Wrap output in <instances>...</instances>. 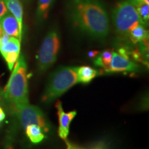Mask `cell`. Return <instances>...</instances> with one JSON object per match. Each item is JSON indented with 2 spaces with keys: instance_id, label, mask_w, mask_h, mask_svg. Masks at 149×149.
Returning <instances> with one entry per match:
<instances>
[{
  "instance_id": "19",
  "label": "cell",
  "mask_w": 149,
  "mask_h": 149,
  "mask_svg": "<svg viewBox=\"0 0 149 149\" xmlns=\"http://www.w3.org/2000/svg\"><path fill=\"white\" fill-rule=\"evenodd\" d=\"M8 12V9L6 6L3 0H0V18Z\"/></svg>"
},
{
  "instance_id": "14",
  "label": "cell",
  "mask_w": 149,
  "mask_h": 149,
  "mask_svg": "<svg viewBox=\"0 0 149 149\" xmlns=\"http://www.w3.org/2000/svg\"><path fill=\"white\" fill-rule=\"evenodd\" d=\"M53 1L54 0H38L36 18L39 22H42L47 17Z\"/></svg>"
},
{
  "instance_id": "12",
  "label": "cell",
  "mask_w": 149,
  "mask_h": 149,
  "mask_svg": "<svg viewBox=\"0 0 149 149\" xmlns=\"http://www.w3.org/2000/svg\"><path fill=\"white\" fill-rule=\"evenodd\" d=\"M97 71L90 66H84L77 67V81L78 83L88 84L96 77Z\"/></svg>"
},
{
  "instance_id": "20",
  "label": "cell",
  "mask_w": 149,
  "mask_h": 149,
  "mask_svg": "<svg viewBox=\"0 0 149 149\" xmlns=\"http://www.w3.org/2000/svg\"><path fill=\"white\" fill-rule=\"evenodd\" d=\"M126 1H127L128 2L131 3V4L134 6L135 7L137 6H139V4L143 3L149 4V0H126Z\"/></svg>"
},
{
  "instance_id": "6",
  "label": "cell",
  "mask_w": 149,
  "mask_h": 149,
  "mask_svg": "<svg viewBox=\"0 0 149 149\" xmlns=\"http://www.w3.org/2000/svg\"><path fill=\"white\" fill-rule=\"evenodd\" d=\"M17 116L24 129L30 124H36L45 133L49 131L52 126L47 117L40 108L26 104L21 109L17 110Z\"/></svg>"
},
{
  "instance_id": "21",
  "label": "cell",
  "mask_w": 149,
  "mask_h": 149,
  "mask_svg": "<svg viewBox=\"0 0 149 149\" xmlns=\"http://www.w3.org/2000/svg\"><path fill=\"white\" fill-rule=\"evenodd\" d=\"M66 144H67V149H84V148H80V147L75 146V145H74V144H71V143L68 142V141H67Z\"/></svg>"
},
{
  "instance_id": "1",
  "label": "cell",
  "mask_w": 149,
  "mask_h": 149,
  "mask_svg": "<svg viewBox=\"0 0 149 149\" xmlns=\"http://www.w3.org/2000/svg\"><path fill=\"white\" fill-rule=\"evenodd\" d=\"M66 8L70 23L81 32L98 40L109 35V15L102 0H67Z\"/></svg>"
},
{
  "instance_id": "23",
  "label": "cell",
  "mask_w": 149,
  "mask_h": 149,
  "mask_svg": "<svg viewBox=\"0 0 149 149\" xmlns=\"http://www.w3.org/2000/svg\"><path fill=\"white\" fill-rule=\"evenodd\" d=\"M98 52L95 51H90L88 53V56L90 57H95L97 55H98Z\"/></svg>"
},
{
  "instance_id": "11",
  "label": "cell",
  "mask_w": 149,
  "mask_h": 149,
  "mask_svg": "<svg viewBox=\"0 0 149 149\" xmlns=\"http://www.w3.org/2000/svg\"><path fill=\"white\" fill-rule=\"evenodd\" d=\"M146 26L139 24L129 32L128 37L130 42L133 44H138L145 40L148 39V31L146 29Z\"/></svg>"
},
{
  "instance_id": "15",
  "label": "cell",
  "mask_w": 149,
  "mask_h": 149,
  "mask_svg": "<svg viewBox=\"0 0 149 149\" xmlns=\"http://www.w3.org/2000/svg\"><path fill=\"white\" fill-rule=\"evenodd\" d=\"M10 52H17V53L20 52V41L16 37H10L8 42L4 45L0 47L1 55Z\"/></svg>"
},
{
  "instance_id": "10",
  "label": "cell",
  "mask_w": 149,
  "mask_h": 149,
  "mask_svg": "<svg viewBox=\"0 0 149 149\" xmlns=\"http://www.w3.org/2000/svg\"><path fill=\"white\" fill-rule=\"evenodd\" d=\"M8 12L13 15L17 21L19 33L22 35L23 29V6L20 0H3Z\"/></svg>"
},
{
  "instance_id": "9",
  "label": "cell",
  "mask_w": 149,
  "mask_h": 149,
  "mask_svg": "<svg viewBox=\"0 0 149 149\" xmlns=\"http://www.w3.org/2000/svg\"><path fill=\"white\" fill-rule=\"evenodd\" d=\"M0 25L3 33L10 37H16L21 42L22 36L19 33V24L15 17L10 13L8 12L0 18Z\"/></svg>"
},
{
  "instance_id": "4",
  "label": "cell",
  "mask_w": 149,
  "mask_h": 149,
  "mask_svg": "<svg viewBox=\"0 0 149 149\" xmlns=\"http://www.w3.org/2000/svg\"><path fill=\"white\" fill-rule=\"evenodd\" d=\"M112 19L117 34L124 37H127L130 31L136 26L144 24L135 7L126 0L115 6L112 10Z\"/></svg>"
},
{
  "instance_id": "18",
  "label": "cell",
  "mask_w": 149,
  "mask_h": 149,
  "mask_svg": "<svg viewBox=\"0 0 149 149\" xmlns=\"http://www.w3.org/2000/svg\"><path fill=\"white\" fill-rule=\"evenodd\" d=\"M1 55H2V57L4 58L5 61H6L9 70H12L15 64L16 61H17V59L19 58V53H17V52H10V53H4Z\"/></svg>"
},
{
  "instance_id": "24",
  "label": "cell",
  "mask_w": 149,
  "mask_h": 149,
  "mask_svg": "<svg viewBox=\"0 0 149 149\" xmlns=\"http://www.w3.org/2000/svg\"><path fill=\"white\" fill-rule=\"evenodd\" d=\"M3 33V30H2V29H1V25H0V37H1V35H2Z\"/></svg>"
},
{
  "instance_id": "13",
  "label": "cell",
  "mask_w": 149,
  "mask_h": 149,
  "mask_svg": "<svg viewBox=\"0 0 149 149\" xmlns=\"http://www.w3.org/2000/svg\"><path fill=\"white\" fill-rule=\"evenodd\" d=\"M25 130L28 137L34 144L41 142L45 137L42 128L36 124H30L26 127Z\"/></svg>"
},
{
  "instance_id": "17",
  "label": "cell",
  "mask_w": 149,
  "mask_h": 149,
  "mask_svg": "<svg viewBox=\"0 0 149 149\" xmlns=\"http://www.w3.org/2000/svg\"><path fill=\"white\" fill-rule=\"evenodd\" d=\"M135 8L142 23L145 26L148 25L149 19V4L145 3H141L136 6Z\"/></svg>"
},
{
  "instance_id": "7",
  "label": "cell",
  "mask_w": 149,
  "mask_h": 149,
  "mask_svg": "<svg viewBox=\"0 0 149 149\" xmlns=\"http://www.w3.org/2000/svg\"><path fill=\"white\" fill-rule=\"evenodd\" d=\"M138 68L139 66L130 59L128 57V52L125 48H122L119 50L118 53L113 51L111 62L106 72H135L138 70Z\"/></svg>"
},
{
  "instance_id": "3",
  "label": "cell",
  "mask_w": 149,
  "mask_h": 149,
  "mask_svg": "<svg viewBox=\"0 0 149 149\" xmlns=\"http://www.w3.org/2000/svg\"><path fill=\"white\" fill-rule=\"evenodd\" d=\"M78 83L77 67L61 66L48 77L42 100L48 104L66 93Z\"/></svg>"
},
{
  "instance_id": "5",
  "label": "cell",
  "mask_w": 149,
  "mask_h": 149,
  "mask_svg": "<svg viewBox=\"0 0 149 149\" xmlns=\"http://www.w3.org/2000/svg\"><path fill=\"white\" fill-rule=\"evenodd\" d=\"M60 48V37L57 29H52L44 37L37 55V65L41 72L55 62Z\"/></svg>"
},
{
  "instance_id": "16",
  "label": "cell",
  "mask_w": 149,
  "mask_h": 149,
  "mask_svg": "<svg viewBox=\"0 0 149 149\" xmlns=\"http://www.w3.org/2000/svg\"><path fill=\"white\" fill-rule=\"evenodd\" d=\"M112 53L113 51H105L100 53L99 55H97L95 57L96 58L94 60L95 64L100 68H103L106 71L109 66L110 62H111Z\"/></svg>"
},
{
  "instance_id": "2",
  "label": "cell",
  "mask_w": 149,
  "mask_h": 149,
  "mask_svg": "<svg viewBox=\"0 0 149 149\" xmlns=\"http://www.w3.org/2000/svg\"><path fill=\"white\" fill-rule=\"evenodd\" d=\"M3 96L7 102L13 105L16 111L29 104L27 65L24 55L20 56L16 61Z\"/></svg>"
},
{
  "instance_id": "22",
  "label": "cell",
  "mask_w": 149,
  "mask_h": 149,
  "mask_svg": "<svg viewBox=\"0 0 149 149\" xmlns=\"http://www.w3.org/2000/svg\"><path fill=\"white\" fill-rule=\"evenodd\" d=\"M5 117H6V115H5L4 111H3L2 108L0 107V124L4 120Z\"/></svg>"
},
{
  "instance_id": "8",
  "label": "cell",
  "mask_w": 149,
  "mask_h": 149,
  "mask_svg": "<svg viewBox=\"0 0 149 149\" xmlns=\"http://www.w3.org/2000/svg\"><path fill=\"white\" fill-rule=\"evenodd\" d=\"M57 109V114L59 115V135L62 139L66 140L69 133V128L71 121L77 115L75 111L65 113L62 109V104L60 101L57 102L55 105Z\"/></svg>"
}]
</instances>
